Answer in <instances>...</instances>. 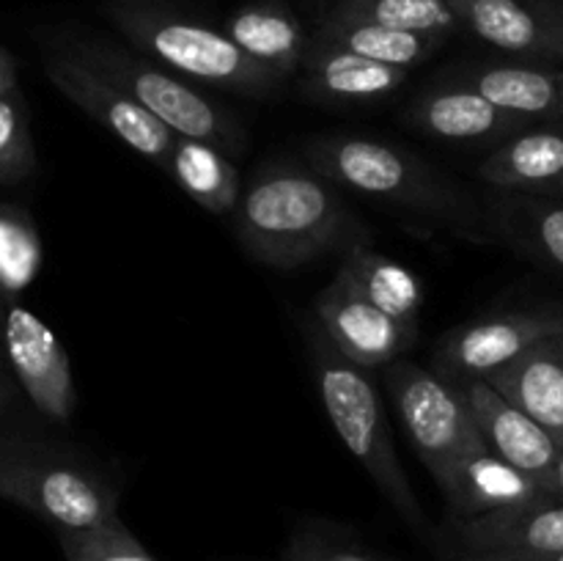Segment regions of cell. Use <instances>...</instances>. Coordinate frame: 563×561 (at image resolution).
Listing matches in <instances>:
<instances>
[{
  "label": "cell",
  "mask_w": 563,
  "mask_h": 561,
  "mask_svg": "<svg viewBox=\"0 0 563 561\" xmlns=\"http://www.w3.org/2000/svg\"><path fill=\"white\" fill-rule=\"evenodd\" d=\"M234 212L240 245L275 270H295L328 253H346L372 237L333 182L291 160L258 165L242 187Z\"/></svg>",
  "instance_id": "1"
},
{
  "label": "cell",
  "mask_w": 563,
  "mask_h": 561,
  "mask_svg": "<svg viewBox=\"0 0 563 561\" xmlns=\"http://www.w3.org/2000/svg\"><path fill=\"white\" fill-rule=\"evenodd\" d=\"M306 160L339 190L460 231H478L484 226L482 209L460 185L399 143L366 135L317 138L306 146Z\"/></svg>",
  "instance_id": "2"
},
{
  "label": "cell",
  "mask_w": 563,
  "mask_h": 561,
  "mask_svg": "<svg viewBox=\"0 0 563 561\" xmlns=\"http://www.w3.org/2000/svg\"><path fill=\"white\" fill-rule=\"evenodd\" d=\"M300 330L306 336L319 396H322V405L328 410L330 424L339 432L341 443L361 462L363 471L374 479V484L383 490L390 506L410 526L423 528L427 515H423L416 490H412L399 454H396L388 413H385L377 385L372 383L366 369L355 366L335 350L313 314L302 317Z\"/></svg>",
  "instance_id": "3"
},
{
  "label": "cell",
  "mask_w": 563,
  "mask_h": 561,
  "mask_svg": "<svg viewBox=\"0 0 563 561\" xmlns=\"http://www.w3.org/2000/svg\"><path fill=\"white\" fill-rule=\"evenodd\" d=\"M44 44L71 55L113 82L132 102L163 121L174 135L207 141L225 154L242 152L245 146V130L229 110L148 55H135L93 33L60 31L44 38Z\"/></svg>",
  "instance_id": "4"
},
{
  "label": "cell",
  "mask_w": 563,
  "mask_h": 561,
  "mask_svg": "<svg viewBox=\"0 0 563 561\" xmlns=\"http://www.w3.org/2000/svg\"><path fill=\"white\" fill-rule=\"evenodd\" d=\"M104 14L126 42L185 80L247 97H267L280 86L278 77L247 58L225 31L196 16L170 11L163 3H110Z\"/></svg>",
  "instance_id": "5"
},
{
  "label": "cell",
  "mask_w": 563,
  "mask_h": 561,
  "mask_svg": "<svg viewBox=\"0 0 563 561\" xmlns=\"http://www.w3.org/2000/svg\"><path fill=\"white\" fill-rule=\"evenodd\" d=\"M0 498L64 528H91L115 517L119 490L80 457L31 438L0 460Z\"/></svg>",
  "instance_id": "6"
},
{
  "label": "cell",
  "mask_w": 563,
  "mask_h": 561,
  "mask_svg": "<svg viewBox=\"0 0 563 561\" xmlns=\"http://www.w3.org/2000/svg\"><path fill=\"white\" fill-rule=\"evenodd\" d=\"M385 385L407 438L432 479L443 484L462 460L487 451L460 388L410 361L385 366Z\"/></svg>",
  "instance_id": "7"
},
{
  "label": "cell",
  "mask_w": 563,
  "mask_h": 561,
  "mask_svg": "<svg viewBox=\"0 0 563 561\" xmlns=\"http://www.w3.org/2000/svg\"><path fill=\"white\" fill-rule=\"evenodd\" d=\"M563 336V314L550 308L504 311L449 330L432 352V372L445 380H487L542 341Z\"/></svg>",
  "instance_id": "8"
},
{
  "label": "cell",
  "mask_w": 563,
  "mask_h": 561,
  "mask_svg": "<svg viewBox=\"0 0 563 561\" xmlns=\"http://www.w3.org/2000/svg\"><path fill=\"white\" fill-rule=\"evenodd\" d=\"M44 72H47L49 82L69 102H75L82 113L91 116L99 127H104L110 135L119 138L132 152L165 170L174 132L163 121H157L148 110L132 102L124 91H119L102 75L88 69L71 55L49 47V44H44Z\"/></svg>",
  "instance_id": "9"
},
{
  "label": "cell",
  "mask_w": 563,
  "mask_h": 561,
  "mask_svg": "<svg viewBox=\"0 0 563 561\" xmlns=\"http://www.w3.org/2000/svg\"><path fill=\"white\" fill-rule=\"evenodd\" d=\"M0 352L14 383L25 391L44 418L66 424L75 413L77 388L71 363L58 336L31 308L16 300L5 302Z\"/></svg>",
  "instance_id": "10"
},
{
  "label": "cell",
  "mask_w": 563,
  "mask_h": 561,
  "mask_svg": "<svg viewBox=\"0 0 563 561\" xmlns=\"http://www.w3.org/2000/svg\"><path fill=\"white\" fill-rule=\"evenodd\" d=\"M313 317L335 350L366 372L399 361L418 341V328L379 311L341 273L313 297Z\"/></svg>",
  "instance_id": "11"
},
{
  "label": "cell",
  "mask_w": 563,
  "mask_h": 561,
  "mask_svg": "<svg viewBox=\"0 0 563 561\" xmlns=\"http://www.w3.org/2000/svg\"><path fill=\"white\" fill-rule=\"evenodd\" d=\"M454 553L526 561L563 553V501L542 498L454 522Z\"/></svg>",
  "instance_id": "12"
},
{
  "label": "cell",
  "mask_w": 563,
  "mask_h": 561,
  "mask_svg": "<svg viewBox=\"0 0 563 561\" xmlns=\"http://www.w3.org/2000/svg\"><path fill=\"white\" fill-rule=\"evenodd\" d=\"M462 31L526 61L563 58V28L553 0H451Z\"/></svg>",
  "instance_id": "13"
},
{
  "label": "cell",
  "mask_w": 563,
  "mask_h": 561,
  "mask_svg": "<svg viewBox=\"0 0 563 561\" xmlns=\"http://www.w3.org/2000/svg\"><path fill=\"white\" fill-rule=\"evenodd\" d=\"M454 385L460 388L467 413L476 421L487 449L515 465L517 471L537 479L544 493V482H548L561 451L555 440L520 407L504 399L487 380H456Z\"/></svg>",
  "instance_id": "14"
},
{
  "label": "cell",
  "mask_w": 563,
  "mask_h": 561,
  "mask_svg": "<svg viewBox=\"0 0 563 561\" xmlns=\"http://www.w3.org/2000/svg\"><path fill=\"white\" fill-rule=\"evenodd\" d=\"M302 77L297 94L306 102L322 108H355V105H377L390 99L410 77V69L377 64L346 50L308 38L302 55Z\"/></svg>",
  "instance_id": "15"
},
{
  "label": "cell",
  "mask_w": 563,
  "mask_h": 561,
  "mask_svg": "<svg viewBox=\"0 0 563 561\" xmlns=\"http://www.w3.org/2000/svg\"><path fill=\"white\" fill-rule=\"evenodd\" d=\"M405 121L423 135L451 143H500L528 127V121L504 113L482 94L443 75L407 105Z\"/></svg>",
  "instance_id": "16"
},
{
  "label": "cell",
  "mask_w": 563,
  "mask_h": 561,
  "mask_svg": "<svg viewBox=\"0 0 563 561\" xmlns=\"http://www.w3.org/2000/svg\"><path fill=\"white\" fill-rule=\"evenodd\" d=\"M449 80L482 94L520 121L555 119L563 97V72L539 64H462L443 72Z\"/></svg>",
  "instance_id": "17"
},
{
  "label": "cell",
  "mask_w": 563,
  "mask_h": 561,
  "mask_svg": "<svg viewBox=\"0 0 563 561\" xmlns=\"http://www.w3.org/2000/svg\"><path fill=\"white\" fill-rule=\"evenodd\" d=\"M478 179L509 196H553L563 190V132H515L482 160Z\"/></svg>",
  "instance_id": "18"
},
{
  "label": "cell",
  "mask_w": 563,
  "mask_h": 561,
  "mask_svg": "<svg viewBox=\"0 0 563 561\" xmlns=\"http://www.w3.org/2000/svg\"><path fill=\"white\" fill-rule=\"evenodd\" d=\"M487 383L563 449V336L531 346L509 366L489 374Z\"/></svg>",
  "instance_id": "19"
},
{
  "label": "cell",
  "mask_w": 563,
  "mask_h": 561,
  "mask_svg": "<svg viewBox=\"0 0 563 561\" xmlns=\"http://www.w3.org/2000/svg\"><path fill=\"white\" fill-rule=\"evenodd\" d=\"M440 490H443L456 520H471V517L489 515V512L548 498L537 479L517 471L515 465L500 460L489 449L462 460L451 471V476L440 484Z\"/></svg>",
  "instance_id": "20"
},
{
  "label": "cell",
  "mask_w": 563,
  "mask_h": 561,
  "mask_svg": "<svg viewBox=\"0 0 563 561\" xmlns=\"http://www.w3.org/2000/svg\"><path fill=\"white\" fill-rule=\"evenodd\" d=\"M225 36L251 61L278 77L289 80L302 64L308 36L295 11L280 0H256L225 20Z\"/></svg>",
  "instance_id": "21"
},
{
  "label": "cell",
  "mask_w": 563,
  "mask_h": 561,
  "mask_svg": "<svg viewBox=\"0 0 563 561\" xmlns=\"http://www.w3.org/2000/svg\"><path fill=\"white\" fill-rule=\"evenodd\" d=\"M341 256L344 258H341L339 273L357 295L366 297L388 317L418 328V317L423 308V280L418 278V273H412L407 264L374 251L372 242L352 245Z\"/></svg>",
  "instance_id": "22"
},
{
  "label": "cell",
  "mask_w": 563,
  "mask_h": 561,
  "mask_svg": "<svg viewBox=\"0 0 563 561\" xmlns=\"http://www.w3.org/2000/svg\"><path fill=\"white\" fill-rule=\"evenodd\" d=\"M165 174L212 215H231L240 204V170L229 154L207 141L174 135Z\"/></svg>",
  "instance_id": "23"
},
{
  "label": "cell",
  "mask_w": 563,
  "mask_h": 561,
  "mask_svg": "<svg viewBox=\"0 0 563 561\" xmlns=\"http://www.w3.org/2000/svg\"><path fill=\"white\" fill-rule=\"evenodd\" d=\"M313 42L346 50V53L377 61V64L401 66V69H412V66L423 64V61L432 58L445 44L443 38L396 31V28H385L368 20H355V16H341L333 14V11H328L319 20Z\"/></svg>",
  "instance_id": "24"
},
{
  "label": "cell",
  "mask_w": 563,
  "mask_h": 561,
  "mask_svg": "<svg viewBox=\"0 0 563 561\" xmlns=\"http://www.w3.org/2000/svg\"><path fill=\"white\" fill-rule=\"evenodd\" d=\"M330 11L443 42L462 31L451 0H339Z\"/></svg>",
  "instance_id": "25"
},
{
  "label": "cell",
  "mask_w": 563,
  "mask_h": 561,
  "mask_svg": "<svg viewBox=\"0 0 563 561\" xmlns=\"http://www.w3.org/2000/svg\"><path fill=\"white\" fill-rule=\"evenodd\" d=\"M504 234L520 242L544 262L563 270V204L550 201L548 196L509 198L495 209Z\"/></svg>",
  "instance_id": "26"
},
{
  "label": "cell",
  "mask_w": 563,
  "mask_h": 561,
  "mask_svg": "<svg viewBox=\"0 0 563 561\" xmlns=\"http://www.w3.org/2000/svg\"><path fill=\"white\" fill-rule=\"evenodd\" d=\"M42 270V240L27 209L0 204V292L16 300Z\"/></svg>",
  "instance_id": "27"
},
{
  "label": "cell",
  "mask_w": 563,
  "mask_h": 561,
  "mask_svg": "<svg viewBox=\"0 0 563 561\" xmlns=\"http://www.w3.org/2000/svg\"><path fill=\"white\" fill-rule=\"evenodd\" d=\"M58 544L66 561H157L119 515L91 528H64Z\"/></svg>",
  "instance_id": "28"
},
{
  "label": "cell",
  "mask_w": 563,
  "mask_h": 561,
  "mask_svg": "<svg viewBox=\"0 0 563 561\" xmlns=\"http://www.w3.org/2000/svg\"><path fill=\"white\" fill-rule=\"evenodd\" d=\"M36 170V148L22 91L0 97V185H20Z\"/></svg>",
  "instance_id": "29"
},
{
  "label": "cell",
  "mask_w": 563,
  "mask_h": 561,
  "mask_svg": "<svg viewBox=\"0 0 563 561\" xmlns=\"http://www.w3.org/2000/svg\"><path fill=\"white\" fill-rule=\"evenodd\" d=\"M280 561H394L346 534L333 531L322 522H302L289 537Z\"/></svg>",
  "instance_id": "30"
},
{
  "label": "cell",
  "mask_w": 563,
  "mask_h": 561,
  "mask_svg": "<svg viewBox=\"0 0 563 561\" xmlns=\"http://www.w3.org/2000/svg\"><path fill=\"white\" fill-rule=\"evenodd\" d=\"M14 91H20V69H16L14 55L0 47V97Z\"/></svg>",
  "instance_id": "31"
},
{
  "label": "cell",
  "mask_w": 563,
  "mask_h": 561,
  "mask_svg": "<svg viewBox=\"0 0 563 561\" xmlns=\"http://www.w3.org/2000/svg\"><path fill=\"white\" fill-rule=\"evenodd\" d=\"M544 495H548V498L563 501V449L559 451V460H555L548 482H544Z\"/></svg>",
  "instance_id": "32"
},
{
  "label": "cell",
  "mask_w": 563,
  "mask_h": 561,
  "mask_svg": "<svg viewBox=\"0 0 563 561\" xmlns=\"http://www.w3.org/2000/svg\"><path fill=\"white\" fill-rule=\"evenodd\" d=\"M14 394H16V383H14V377H11L9 366H5L3 352H0V410H3L11 399H14Z\"/></svg>",
  "instance_id": "33"
},
{
  "label": "cell",
  "mask_w": 563,
  "mask_h": 561,
  "mask_svg": "<svg viewBox=\"0 0 563 561\" xmlns=\"http://www.w3.org/2000/svg\"><path fill=\"white\" fill-rule=\"evenodd\" d=\"M31 443V438L27 435H16V432H0V460L9 454H14V451H20L22 446Z\"/></svg>",
  "instance_id": "34"
},
{
  "label": "cell",
  "mask_w": 563,
  "mask_h": 561,
  "mask_svg": "<svg viewBox=\"0 0 563 561\" xmlns=\"http://www.w3.org/2000/svg\"><path fill=\"white\" fill-rule=\"evenodd\" d=\"M454 561H504V559H484V556L454 553ZM526 561H563V553H559V556H548V559H526Z\"/></svg>",
  "instance_id": "35"
},
{
  "label": "cell",
  "mask_w": 563,
  "mask_h": 561,
  "mask_svg": "<svg viewBox=\"0 0 563 561\" xmlns=\"http://www.w3.org/2000/svg\"><path fill=\"white\" fill-rule=\"evenodd\" d=\"M110 3H119V6H141V3H159V0H110Z\"/></svg>",
  "instance_id": "36"
},
{
  "label": "cell",
  "mask_w": 563,
  "mask_h": 561,
  "mask_svg": "<svg viewBox=\"0 0 563 561\" xmlns=\"http://www.w3.org/2000/svg\"><path fill=\"white\" fill-rule=\"evenodd\" d=\"M5 297H3V292H0V333H3V314H5Z\"/></svg>",
  "instance_id": "37"
},
{
  "label": "cell",
  "mask_w": 563,
  "mask_h": 561,
  "mask_svg": "<svg viewBox=\"0 0 563 561\" xmlns=\"http://www.w3.org/2000/svg\"><path fill=\"white\" fill-rule=\"evenodd\" d=\"M553 6H555V14H559L561 28H563V0H553Z\"/></svg>",
  "instance_id": "38"
},
{
  "label": "cell",
  "mask_w": 563,
  "mask_h": 561,
  "mask_svg": "<svg viewBox=\"0 0 563 561\" xmlns=\"http://www.w3.org/2000/svg\"><path fill=\"white\" fill-rule=\"evenodd\" d=\"M559 119H563V97H561V110H559Z\"/></svg>",
  "instance_id": "39"
}]
</instances>
